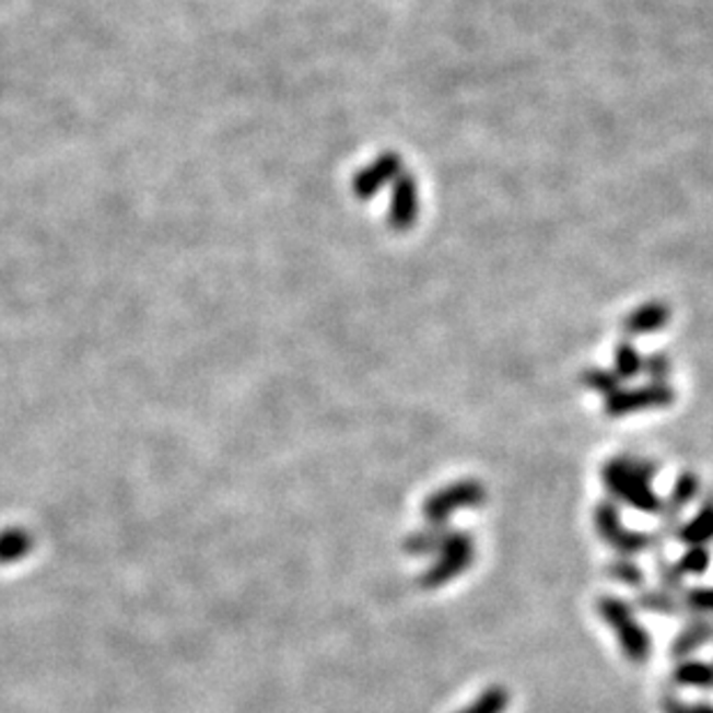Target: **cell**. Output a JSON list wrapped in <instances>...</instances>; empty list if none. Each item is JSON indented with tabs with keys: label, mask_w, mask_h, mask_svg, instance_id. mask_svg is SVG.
I'll use <instances>...</instances> for the list:
<instances>
[{
	"label": "cell",
	"mask_w": 713,
	"mask_h": 713,
	"mask_svg": "<svg viewBox=\"0 0 713 713\" xmlns=\"http://www.w3.org/2000/svg\"><path fill=\"white\" fill-rule=\"evenodd\" d=\"M654 476L656 467L646 459L617 457L603 467V486L626 506L642 513H661L663 501L652 486Z\"/></svg>",
	"instance_id": "obj_1"
},
{
	"label": "cell",
	"mask_w": 713,
	"mask_h": 713,
	"mask_svg": "<svg viewBox=\"0 0 713 713\" xmlns=\"http://www.w3.org/2000/svg\"><path fill=\"white\" fill-rule=\"evenodd\" d=\"M596 607L600 619L610 626L612 633L617 635L623 656L633 665H644L648 656H652V635H648L646 628L638 621L633 607L615 596H603Z\"/></svg>",
	"instance_id": "obj_2"
},
{
	"label": "cell",
	"mask_w": 713,
	"mask_h": 713,
	"mask_svg": "<svg viewBox=\"0 0 713 713\" xmlns=\"http://www.w3.org/2000/svg\"><path fill=\"white\" fill-rule=\"evenodd\" d=\"M474 559H476L474 538L465 531H446L442 545H439V550L434 552L432 565L421 577V584L425 589H439V586H444L455 577L465 575Z\"/></svg>",
	"instance_id": "obj_3"
},
{
	"label": "cell",
	"mask_w": 713,
	"mask_h": 713,
	"mask_svg": "<svg viewBox=\"0 0 713 713\" xmlns=\"http://www.w3.org/2000/svg\"><path fill=\"white\" fill-rule=\"evenodd\" d=\"M488 492L478 480H457L451 486L432 492L423 503V515L428 527H448V519L467 509H480Z\"/></svg>",
	"instance_id": "obj_4"
},
{
	"label": "cell",
	"mask_w": 713,
	"mask_h": 713,
	"mask_svg": "<svg viewBox=\"0 0 713 713\" xmlns=\"http://www.w3.org/2000/svg\"><path fill=\"white\" fill-rule=\"evenodd\" d=\"M594 522H596V531L598 536L615 548L621 554H640L646 550H654L663 542V538L658 534H646V531H633L628 529L626 524L621 522L619 509L615 506L612 501H603L600 506L594 513Z\"/></svg>",
	"instance_id": "obj_5"
},
{
	"label": "cell",
	"mask_w": 713,
	"mask_h": 713,
	"mask_svg": "<svg viewBox=\"0 0 713 713\" xmlns=\"http://www.w3.org/2000/svg\"><path fill=\"white\" fill-rule=\"evenodd\" d=\"M700 494V478L693 474H681L675 482L673 492L663 501L661 506V517L665 522V531L661 534V538L669 536V531L679 529V515L683 513V509L688 506L690 501H696V496Z\"/></svg>",
	"instance_id": "obj_6"
},
{
	"label": "cell",
	"mask_w": 713,
	"mask_h": 713,
	"mask_svg": "<svg viewBox=\"0 0 713 713\" xmlns=\"http://www.w3.org/2000/svg\"><path fill=\"white\" fill-rule=\"evenodd\" d=\"M709 642H713V619L696 617L693 621H688L679 631V635L675 638L673 656L688 658L690 654H696L698 648H702Z\"/></svg>",
	"instance_id": "obj_7"
},
{
	"label": "cell",
	"mask_w": 713,
	"mask_h": 713,
	"mask_svg": "<svg viewBox=\"0 0 713 713\" xmlns=\"http://www.w3.org/2000/svg\"><path fill=\"white\" fill-rule=\"evenodd\" d=\"M675 536L681 542H686L688 548H693V545H702V548H706V542L713 540V499H706L698 515L690 522H686L683 527H679Z\"/></svg>",
	"instance_id": "obj_8"
},
{
	"label": "cell",
	"mask_w": 713,
	"mask_h": 713,
	"mask_svg": "<svg viewBox=\"0 0 713 713\" xmlns=\"http://www.w3.org/2000/svg\"><path fill=\"white\" fill-rule=\"evenodd\" d=\"M675 681L686 688L711 690L713 688V665L702 661H683L675 667Z\"/></svg>",
	"instance_id": "obj_9"
},
{
	"label": "cell",
	"mask_w": 713,
	"mask_h": 713,
	"mask_svg": "<svg viewBox=\"0 0 713 713\" xmlns=\"http://www.w3.org/2000/svg\"><path fill=\"white\" fill-rule=\"evenodd\" d=\"M33 548V536L26 529L0 531V563H14L24 559Z\"/></svg>",
	"instance_id": "obj_10"
},
{
	"label": "cell",
	"mask_w": 713,
	"mask_h": 713,
	"mask_svg": "<svg viewBox=\"0 0 713 713\" xmlns=\"http://www.w3.org/2000/svg\"><path fill=\"white\" fill-rule=\"evenodd\" d=\"M638 605L642 607L644 612H652V615H663V617H673V615H679L681 610V603L679 598L673 594V592H667V589H646L638 596Z\"/></svg>",
	"instance_id": "obj_11"
},
{
	"label": "cell",
	"mask_w": 713,
	"mask_h": 713,
	"mask_svg": "<svg viewBox=\"0 0 713 713\" xmlns=\"http://www.w3.org/2000/svg\"><path fill=\"white\" fill-rule=\"evenodd\" d=\"M448 531V527H428L423 531H413L407 540H405V548L409 554L413 557H421V554H432L439 550V545H442L444 534Z\"/></svg>",
	"instance_id": "obj_12"
},
{
	"label": "cell",
	"mask_w": 713,
	"mask_h": 713,
	"mask_svg": "<svg viewBox=\"0 0 713 713\" xmlns=\"http://www.w3.org/2000/svg\"><path fill=\"white\" fill-rule=\"evenodd\" d=\"M509 693L506 688L501 686H492L488 688L486 693H480L467 709H463L459 713H503L509 706Z\"/></svg>",
	"instance_id": "obj_13"
},
{
	"label": "cell",
	"mask_w": 713,
	"mask_h": 713,
	"mask_svg": "<svg viewBox=\"0 0 713 713\" xmlns=\"http://www.w3.org/2000/svg\"><path fill=\"white\" fill-rule=\"evenodd\" d=\"M681 607L696 617H713V586H698V589H690L683 596Z\"/></svg>",
	"instance_id": "obj_14"
},
{
	"label": "cell",
	"mask_w": 713,
	"mask_h": 713,
	"mask_svg": "<svg viewBox=\"0 0 713 713\" xmlns=\"http://www.w3.org/2000/svg\"><path fill=\"white\" fill-rule=\"evenodd\" d=\"M607 575L612 580L626 584V586H642L644 584V571L633 559H617L607 565Z\"/></svg>",
	"instance_id": "obj_15"
},
{
	"label": "cell",
	"mask_w": 713,
	"mask_h": 713,
	"mask_svg": "<svg viewBox=\"0 0 713 713\" xmlns=\"http://www.w3.org/2000/svg\"><path fill=\"white\" fill-rule=\"evenodd\" d=\"M711 563V554L702 545H693V548H688V552L677 561V569L679 573L686 575H704L706 569Z\"/></svg>",
	"instance_id": "obj_16"
},
{
	"label": "cell",
	"mask_w": 713,
	"mask_h": 713,
	"mask_svg": "<svg viewBox=\"0 0 713 713\" xmlns=\"http://www.w3.org/2000/svg\"><path fill=\"white\" fill-rule=\"evenodd\" d=\"M665 713H713L711 704H686L679 698H665L663 702Z\"/></svg>",
	"instance_id": "obj_17"
}]
</instances>
